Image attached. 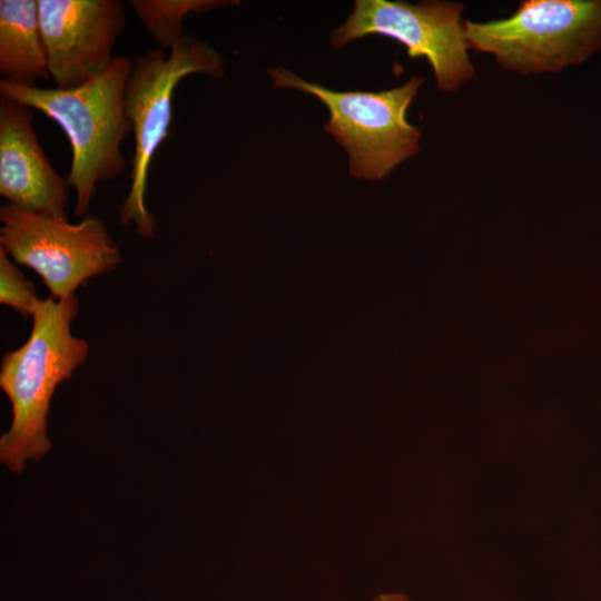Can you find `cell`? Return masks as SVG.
I'll use <instances>...</instances> for the list:
<instances>
[{
  "label": "cell",
  "instance_id": "obj_1",
  "mask_svg": "<svg viewBox=\"0 0 601 601\" xmlns=\"http://www.w3.org/2000/svg\"><path fill=\"white\" fill-rule=\"evenodd\" d=\"M78 311L76 295L40 299L28 339L2 357L0 386L11 403L12 422L0 437V461L14 473L51 450L47 431L51 398L87 359V341L71 333Z\"/></svg>",
  "mask_w": 601,
  "mask_h": 601
},
{
  "label": "cell",
  "instance_id": "obj_2",
  "mask_svg": "<svg viewBox=\"0 0 601 601\" xmlns=\"http://www.w3.org/2000/svg\"><path fill=\"white\" fill-rule=\"evenodd\" d=\"M132 61L115 56L110 66L85 83L70 88H40L0 80L1 99L37 109L67 135L71 150L68 183L76 191L75 214L85 216L97 184L126 170L121 144L130 125L125 114L126 85Z\"/></svg>",
  "mask_w": 601,
  "mask_h": 601
},
{
  "label": "cell",
  "instance_id": "obj_3",
  "mask_svg": "<svg viewBox=\"0 0 601 601\" xmlns=\"http://www.w3.org/2000/svg\"><path fill=\"white\" fill-rule=\"evenodd\" d=\"M224 75V61L207 43L181 37L169 50L154 49L132 61L126 85L125 114L134 135L130 185L119 210L121 224H134L144 238H152L156 220L147 208L149 166L167 139L173 121L174 92L185 77Z\"/></svg>",
  "mask_w": 601,
  "mask_h": 601
},
{
  "label": "cell",
  "instance_id": "obj_4",
  "mask_svg": "<svg viewBox=\"0 0 601 601\" xmlns=\"http://www.w3.org/2000/svg\"><path fill=\"white\" fill-rule=\"evenodd\" d=\"M469 49L521 75L556 72L601 49V0H524L506 18L464 20Z\"/></svg>",
  "mask_w": 601,
  "mask_h": 601
},
{
  "label": "cell",
  "instance_id": "obj_5",
  "mask_svg": "<svg viewBox=\"0 0 601 601\" xmlns=\"http://www.w3.org/2000/svg\"><path fill=\"white\" fill-rule=\"evenodd\" d=\"M268 72L275 87L313 95L327 108L325 130L347 151L351 176L382 179L418 152L422 134L406 114L423 77L413 76L400 87L373 92L332 90L280 67Z\"/></svg>",
  "mask_w": 601,
  "mask_h": 601
},
{
  "label": "cell",
  "instance_id": "obj_6",
  "mask_svg": "<svg viewBox=\"0 0 601 601\" xmlns=\"http://www.w3.org/2000/svg\"><path fill=\"white\" fill-rule=\"evenodd\" d=\"M0 248L33 269L56 299L75 295L89 278L121 264L119 247L99 217L71 224L8 203L0 207Z\"/></svg>",
  "mask_w": 601,
  "mask_h": 601
},
{
  "label": "cell",
  "instance_id": "obj_7",
  "mask_svg": "<svg viewBox=\"0 0 601 601\" xmlns=\"http://www.w3.org/2000/svg\"><path fill=\"white\" fill-rule=\"evenodd\" d=\"M463 10V3L453 1L356 0L353 12L334 30L331 43L337 50L368 35L388 37L402 43L410 58L428 61L441 91L455 92L475 76L461 19Z\"/></svg>",
  "mask_w": 601,
  "mask_h": 601
},
{
  "label": "cell",
  "instance_id": "obj_8",
  "mask_svg": "<svg viewBox=\"0 0 601 601\" xmlns=\"http://www.w3.org/2000/svg\"><path fill=\"white\" fill-rule=\"evenodd\" d=\"M49 77L57 88L78 87L104 72L126 28L118 0H38Z\"/></svg>",
  "mask_w": 601,
  "mask_h": 601
},
{
  "label": "cell",
  "instance_id": "obj_9",
  "mask_svg": "<svg viewBox=\"0 0 601 601\" xmlns=\"http://www.w3.org/2000/svg\"><path fill=\"white\" fill-rule=\"evenodd\" d=\"M68 186L38 140L32 109L1 99L0 195L26 211L68 218Z\"/></svg>",
  "mask_w": 601,
  "mask_h": 601
},
{
  "label": "cell",
  "instance_id": "obj_10",
  "mask_svg": "<svg viewBox=\"0 0 601 601\" xmlns=\"http://www.w3.org/2000/svg\"><path fill=\"white\" fill-rule=\"evenodd\" d=\"M0 73L2 80L28 87L49 77L38 0L0 1Z\"/></svg>",
  "mask_w": 601,
  "mask_h": 601
},
{
  "label": "cell",
  "instance_id": "obj_11",
  "mask_svg": "<svg viewBox=\"0 0 601 601\" xmlns=\"http://www.w3.org/2000/svg\"><path fill=\"white\" fill-rule=\"evenodd\" d=\"M238 1L221 0H131L130 4L148 33L168 51L183 35V20L191 12L236 4Z\"/></svg>",
  "mask_w": 601,
  "mask_h": 601
},
{
  "label": "cell",
  "instance_id": "obj_12",
  "mask_svg": "<svg viewBox=\"0 0 601 601\" xmlns=\"http://www.w3.org/2000/svg\"><path fill=\"white\" fill-rule=\"evenodd\" d=\"M39 300L33 283L23 276L0 248V303L27 318L32 315Z\"/></svg>",
  "mask_w": 601,
  "mask_h": 601
},
{
  "label": "cell",
  "instance_id": "obj_13",
  "mask_svg": "<svg viewBox=\"0 0 601 601\" xmlns=\"http://www.w3.org/2000/svg\"><path fill=\"white\" fill-rule=\"evenodd\" d=\"M372 601H414L403 593H382Z\"/></svg>",
  "mask_w": 601,
  "mask_h": 601
}]
</instances>
